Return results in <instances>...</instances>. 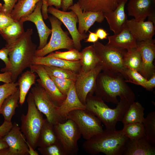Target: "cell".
<instances>
[{
    "mask_svg": "<svg viewBox=\"0 0 155 155\" xmlns=\"http://www.w3.org/2000/svg\"><path fill=\"white\" fill-rule=\"evenodd\" d=\"M98 74L94 92L104 101L117 104L120 99L127 100L130 104L135 101V95L127 84L123 76L119 73L103 70Z\"/></svg>",
    "mask_w": 155,
    "mask_h": 155,
    "instance_id": "cell-1",
    "label": "cell"
},
{
    "mask_svg": "<svg viewBox=\"0 0 155 155\" xmlns=\"http://www.w3.org/2000/svg\"><path fill=\"white\" fill-rule=\"evenodd\" d=\"M32 28L27 29L9 49L8 56L11 67L8 71L11 74L12 82H16L23 70L32 65L37 45L33 43Z\"/></svg>",
    "mask_w": 155,
    "mask_h": 155,
    "instance_id": "cell-2",
    "label": "cell"
},
{
    "mask_svg": "<svg viewBox=\"0 0 155 155\" xmlns=\"http://www.w3.org/2000/svg\"><path fill=\"white\" fill-rule=\"evenodd\" d=\"M128 139L121 130L106 129L86 140L82 147L86 153L91 155L102 153L106 155H122Z\"/></svg>",
    "mask_w": 155,
    "mask_h": 155,
    "instance_id": "cell-3",
    "label": "cell"
},
{
    "mask_svg": "<svg viewBox=\"0 0 155 155\" xmlns=\"http://www.w3.org/2000/svg\"><path fill=\"white\" fill-rule=\"evenodd\" d=\"M115 108L108 106L101 98L89 93L85 105L86 109L96 116L104 125L106 129L116 130V126L123 118L130 104L126 100L120 99Z\"/></svg>",
    "mask_w": 155,
    "mask_h": 155,
    "instance_id": "cell-4",
    "label": "cell"
},
{
    "mask_svg": "<svg viewBox=\"0 0 155 155\" xmlns=\"http://www.w3.org/2000/svg\"><path fill=\"white\" fill-rule=\"evenodd\" d=\"M28 110L21 115V131L26 141L34 150L37 147L40 133L44 121L42 113L37 109L30 92L27 99Z\"/></svg>",
    "mask_w": 155,
    "mask_h": 155,
    "instance_id": "cell-5",
    "label": "cell"
},
{
    "mask_svg": "<svg viewBox=\"0 0 155 155\" xmlns=\"http://www.w3.org/2000/svg\"><path fill=\"white\" fill-rule=\"evenodd\" d=\"M93 47L99 60L102 70H108L121 74L126 80L127 68L123 62V57L127 50L107 45L97 41Z\"/></svg>",
    "mask_w": 155,
    "mask_h": 155,
    "instance_id": "cell-6",
    "label": "cell"
},
{
    "mask_svg": "<svg viewBox=\"0 0 155 155\" xmlns=\"http://www.w3.org/2000/svg\"><path fill=\"white\" fill-rule=\"evenodd\" d=\"M48 18L51 26V39L43 48L36 50L35 53L36 57H43L54 51L60 49L69 50L74 48L72 39L61 27L62 22L53 16H49Z\"/></svg>",
    "mask_w": 155,
    "mask_h": 155,
    "instance_id": "cell-7",
    "label": "cell"
},
{
    "mask_svg": "<svg viewBox=\"0 0 155 155\" xmlns=\"http://www.w3.org/2000/svg\"><path fill=\"white\" fill-rule=\"evenodd\" d=\"M58 140L62 145L67 155H75L79 150L78 141L81 134L76 123L67 119L64 122L53 125Z\"/></svg>",
    "mask_w": 155,
    "mask_h": 155,
    "instance_id": "cell-8",
    "label": "cell"
},
{
    "mask_svg": "<svg viewBox=\"0 0 155 155\" xmlns=\"http://www.w3.org/2000/svg\"><path fill=\"white\" fill-rule=\"evenodd\" d=\"M67 119L73 120L77 125L83 138L86 140L103 131L101 122L87 109H77L70 112Z\"/></svg>",
    "mask_w": 155,
    "mask_h": 155,
    "instance_id": "cell-9",
    "label": "cell"
},
{
    "mask_svg": "<svg viewBox=\"0 0 155 155\" xmlns=\"http://www.w3.org/2000/svg\"><path fill=\"white\" fill-rule=\"evenodd\" d=\"M37 109L44 114L48 121L54 125L64 121L57 112L58 107L49 98L43 88L38 84H35L31 90Z\"/></svg>",
    "mask_w": 155,
    "mask_h": 155,
    "instance_id": "cell-10",
    "label": "cell"
},
{
    "mask_svg": "<svg viewBox=\"0 0 155 155\" xmlns=\"http://www.w3.org/2000/svg\"><path fill=\"white\" fill-rule=\"evenodd\" d=\"M48 11L65 25L72 37L74 48L80 51L82 47L81 41L88 38V36L78 32L76 26L78 20L75 13L71 10L69 12L61 11L53 6L48 7Z\"/></svg>",
    "mask_w": 155,
    "mask_h": 155,
    "instance_id": "cell-11",
    "label": "cell"
},
{
    "mask_svg": "<svg viewBox=\"0 0 155 155\" xmlns=\"http://www.w3.org/2000/svg\"><path fill=\"white\" fill-rule=\"evenodd\" d=\"M29 67L31 72L36 73L39 76V78L36 81L43 88L49 99L56 106H60L66 96L58 90L43 66L34 64Z\"/></svg>",
    "mask_w": 155,
    "mask_h": 155,
    "instance_id": "cell-12",
    "label": "cell"
},
{
    "mask_svg": "<svg viewBox=\"0 0 155 155\" xmlns=\"http://www.w3.org/2000/svg\"><path fill=\"white\" fill-rule=\"evenodd\" d=\"M3 139L8 148L0 151V155H29L25 138L17 123L13 124L11 129Z\"/></svg>",
    "mask_w": 155,
    "mask_h": 155,
    "instance_id": "cell-13",
    "label": "cell"
},
{
    "mask_svg": "<svg viewBox=\"0 0 155 155\" xmlns=\"http://www.w3.org/2000/svg\"><path fill=\"white\" fill-rule=\"evenodd\" d=\"M102 70V67L99 64L89 72L80 71L78 74L75 83V88L79 99L85 105L88 94L94 92L97 77Z\"/></svg>",
    "mask_w": 155,
    "mask_h": 155,
    "instance_id": "cell-14",
    "label": "cell"
},
{
    "mask_svg": "<svg viewBox=\"0 0 155 155\" xmlns=\"http://www.w3.org/2000/svg\"><path fill=\"white\" fill-rule=\"evenodd\" d=\"M155 42L153 39L137 42L136 48L140 54L142 62L139 73L147 80L155 73L153 63L155 57Z\"/></svg>",
    "mask_w": 155,
    "mask_h": 155,
    "instance_id": "cell-15",
    "label": "cell"
},
{
    "mask_svg": "<svg viewBox=\"0 0 155 155\" xmlns=\"http://www.w3.org/2000/svg\"><path fill=\"white\" fill-rule=\"evenodd\" d=\"M76 14L78 20V28L81 34H86L96 22L101 23L104 17L102 11H83L78 2L68 8Z\"/></svg>",
    "mask_w": 155,
    "mask_h": 155,
    "instance_id": "cell-16",
    "label": "cell"
},
{
    "mask_svg": "<svg viewBox=\"0 0 155 155\" xmlns=\"http://www.w3.org/2000/svg\"><path fill=\"white\" fill-rule=\"evenodd\" d=\"M42 1H39L36 4L33 11L29 15L21 18L19 20L23 22L26 21H31L35 25L39 38L40 42L37 50L43 48L47 44L50 35L51 33V29H49L45 24L41 13V7Z\"/></svg>",
    "mask_w": 155,
    "mask_h": 155,
    "instance_id": "cell-17",
    "label": "cell"
},
{
    "mask_svg": "<svg viewBox=\"0 0 155 155\" xmlns=\"http://www.w3.org/2000/svg\"><path fill=\"white\" fill-rule=\"evenodd\" d=\"M128 14L137 22L144 21L147 17L155 16V0H129Z\"/></svg>",
    "mask_w": 155,
    "mask_h": 155,
    "instance_id": "cell-18",
    "label": "cell"
},
{
    "mask_svg": "<svg viewBox=\"0 0 155 155\" xmlns=\"http://www.w3.org/2000/svg\"><path fill=\"white\" fill-rule=\"evenodd\" d=\"M126 25L137 42L151 40L155 33V26L150 21L137 22L134 18L127 20Z\"/></svg>",
    "mask_w": 155,
    "mask_h": 155,
    "instance_id": "cell-19",
    "label": "cell"
},
{
    "mask_svg": "<svg viewBox=\"0 0 155 155\" xmlns=\"http://www.w3.org/2000/svg\"><path fill=\"white\" fill-rule=\"evenodd\" d=\"M127 1L123 0L113 11L103 13L110 29L113 32L114 34H118L121 31L127 20L125 10Z\"/></svg>",
    "mask_w": 155,
    "mask_h": 155,
    "instance_id": "cell-20",
    "label": "cell"
},
{
    "mask_svg": "<svg viewBox=\"0 0 155 155\" xmlns=\"http://www.w3.org/2000/svg\"><path fill=\"white\" fill-rule=\"evenodd\" d=\"M79 109H85L86 107L78 96L74 83L70 88L64 101L58 107L57 112L60 117L64 121L67 119V117L69 113Z\"/></svg>",
    "mask_w": 155,
    "mask_h": 155,
    "instance_id": "cell-21",
    "label": "cell"
},
{
    "mask_svg": "<svg viewBox=\"0 0 155 155\" xmlns=\"http://www.w3.org/2000/svg\"><path fill=\"white\" fill-rule=\"evenodd\" d=\"M123 155H155V146L144 137L138 140L129 139L125 148Z\"/></svg>",
    "mask_w": 155,
    "mask_h": 155,
    "instance_id": "cell-22",
    "label": "cell"
},
{
    "mask_svg": "<svg viewBox=\"0 0 155 155\" xmlns=\"http://www.w3.org/2000/svg\"><path fill=\"white\" fill-rule=\"evenodd\" d=\"M107 45L126 50L136 48L137 42L131 33L126 24L118 34L108 36Z\"/></svg>",
    "mask_w": 155,
    "mask_h": 155,
    "instance_id": "cell-23",
    "label": "cell"
},
{
    "mask_svg": "<svg viewBox=\"0 0 155 155\" xmlns=\"http://www.w3.org/2000/svg\"><path fill=\"white\" fill-rule=\"evenodd\" d=\"M123 0H78L83 11L109 12L115 10Z\"/></svg>",
    "mask_w": 155,
    "mask_h": 155,
    "instance_id": "cell-24",
    "label": "cell"
},
{
    "mask_svg": "<svg viewBox=\"0 0 155 155\" xmlns=\"http://www.w3.org/2000/svg\"><path fill=\"white\" fill-rule=\"evenodd\" d=\"M34 64L55 66L69 69L78 73L81 70L80 60L70 61L47 56L41 57L35 56L32 62V65Z\"/></svg>",
    "mask_w": 155,
    "mask_h": 155,
    "instance_id": "cell-25",
    "label": "cell"
},
{
    "mask_svg": "<svg viewBox=\"0 0 155 155\" xmlns=\"http://www.w3.org/2000/svg\"><path fill=\"white\" fill-rule=\"evenodd\" d=\"M23 22L14 21L0 31V34L6 42L5 47L9 49L22 36L25 31Z\"/></svg>",
    "mask_w": 155,
    "mask_h": 155,
    "instance_id": "cell-26",
    "label": "cell"
},
{
    "mask_svg": "<svg viewBox=\"0 0 155 155\" xmlns=\"http://www.w3.org/2000/svg\"><path fill=\"white\" fill-rule=\"evenodd\" d=\"M81 71L86 73L99 64V60L93 45L86 47L80 52Z\"/></svg>",
    "mask_w": 155,
    "mask_h": 155,
    "instance_id": "cell-27",
    "label": "cell"
},
{
    "mask_svg": "<svg viewBox=\"0 0 155 155\" xmlns=\"http://www.w3.org/2000/svg\"><path fill=\"white\" fill-rule=\"evenodd\" d=\"M40 1L42 0H18L11 12V16L15 21H19L31 14Z\"/></svg>",
    "mask_w": 155,
    "mask_h": 155,
    "instance_id": "cell-28",
    "label": "cell"
},
{
    "mask_svg": "<svg viewBox=\"0 0 155 155\" xmlns=\"http://www.w3.org/2000/svg\"><path fill=\"white\" fill-rule=\"evenodd\" d=\"M58 141L53 125L45 119L40 133L37 147L47 146Z\"/></svg>",
    "mask_w": 155,
    "mask_h": 155,
    "instance_id": "cell-29",
    "label": "cell"
},
{
    "mask_svg": "<svg viewBox=\"0 0 155 155\" xmlns=\"http://www.w3.org/2000/svg\"><path fill=\"white\" fill-rule=\"evenodd\" d=\"M144 108L139 102L134 101L129 105L121 121L123 126L131 123H143Z\"/></svg>",
    "mask_w": 155,
    "mask_h": 155,
    "instance_id": "cell-30",
    "label": "cell"
},
{
    "mask_svg": "<svg viewBox=\"0 0 155 155\" xmlns=\"http://www.w3.org/2000/svg\"><path fill=\"white\" fill-rule=\"evenodd\" d=\"M36 75L34 73L27 70L22 74L18 82L20 92L19 103L22 106L32 86L35 84Z\"/></svg>",
    "mask_w": 155,
    "mask_h": 155,
    "instance_id": "cell-31",
    "label": "cell"
},
{
    "mask_svg": "<svg viewBox=\"0 0 155 155\" xmlns=\"http://www.w3.org/2000/svg\"><path fill=\"white\" fill-rule=\"evenodd\" d=\"M20 92L18 89L9 96L4 101L0 109V114L4 117V120L11 122L13 117L15 114L16 108L18 107Z\"/></svg>",
    "mask_w": 155,
    "mask_h": 155,
    "instance_id": "cell-32",
    "label": "cell"
},
{
    "mask_svg": "<svg viewBox=\"0 0 155 155\" xmlns=\"http://www.w3.org/2000/svg\"><path fill=\"white\" fill-rule=\"evenodd\" d=\"M123 59L127 68L135 70L139 73L141 71L142 60L140 54L136 48L127 50Z\"/></svg>",
    "mask_w": 155,
    "mask_h": 155,
    "instance_id": "cell-33",
    "label": "cell"
},
{
    "mask_svg": "<svg viewBox=\"0 0 155 155\" xmlns=\"http://www.w3.org/2000/svg\"><path fill=\"white\" fill-rule=\"evenodd\" d=\"M121 131L123 134L131 140H137L145 137L143 123H133L124 125Z\"/></svg>",
    "mask_w": 155,
    "mask_h": 155,
    "instance_id": "cell-34",
    "label": "cell"
},
{
    "mask_svg": "<svg viewBox=\"0 0 155 155\" xmlns=\"http://www.w3.org/2000/svg\"><path fill=\"white\" fill-rule=\"evenodd\" d=\"M145 137L152 144L155 146V111L149 113L143 122Z\"/></svg>",
    "mask_w": 155,
    "mask_h": 155,
    "instance_id": "cell-35",
    "label": "cell"
},
{
    "mask_svg": "<svg viewBox=\"0 0 155 155\" xmlns=\"http://www.w3.org/2000/svg\"><path fill=\"white\" fill-rule=\"evenodd\" d=\"M49 75L75 81L78 73L72 70L53 66L43 65Z\"/></svg>",
    "mask_w": 155,
    "mask_h": 155,
    "instance_id": "cell-36",
    "label": "cell"
},
{
    "mask_svg": "<svg viewBox=\"0 0 155 155\" xmlns=\"http://www.w3.org/2000/svg\"><path fill=\"white\" fill-rule=\"evenodd\" d=\"M81 56L80 52L75 48L65 52H52L47 55L50 57L70 61L80 60L81 58Z\"/></svg>",
    "mask_w": 155,
    "mask_h": 155,
    "instance_id": "cell-37",
    "label": "cell"
},
{
    "mask_svg": "<svg viewBox=\"0 0 155 155\" xmlns=\"http://www.w3.org/2000/svg\"><path fill=\"white\" fill-rule=\"evenodd\" d=\"M38 150L42 155H67L62 145L59 141L47 146L38 147Z\"/></svg>",
    "mask_w": 155,
    "mask_h": 155,
    "instance_id": "cell-38",
    "label": "cell"
},
{
    "mask_svg": "<svg viewBox=\"0 0 155 155\" xmlns=\"http://www.w3.org/2000/svg\"><path fill=\"white\" fill-rule=\"evenodd\" d=\"M17 86V82L5 83L0 85V111L1 107L5 100L18 90Z\"/></svg>",
    "mask_w": 155,
    "mask_h": 155,
    "instance_id": "cell-39",
    "label": "cell"
},
{
    "mask_svg": "<svg viewBox=\"0 0 155 155\" xmlns=\"http://www.w3.org/2000/svg\"><path fill=\"white\" fill-rule=\"evenodd\" d=\"M126 82H129L144 88L147 80L137 71L127 68L125 72Z\"/></svg>",
    "mask_w": 155,
    "mask_h": 155,
    "instance_id": "cell-40",
    "label": "cell"
},
{
    "mask_svg": "<svg viewBox=\"0 0 155 155\" xmlns=\"http://www.w3.org/2000/svg\"><path fill=\"white\" fill-rule=\"evenodd\" d=\"M49 75L58 90L66 96L71 87L75 83V81L72 80Z\"/></svg>",
    "mask_w": 155,
    "mask_h": 155,
    "instance_id": "cell-41",
    "label": "cell"
},
{
    "mask_svg": "<svg viewBox=\"0 0 155 155\" xmlns=\"http://www.w3.org/2000/svg\"><path fill=\"white\" fill-rule=\"evenodd\" d=\"M9 52V49L5 47L0 49V59L3 61L5 65V67L1 69V72H4L8 71L11 67L8 57Z\"/></svg>",
    "mask_w": 155,
    "mask_h": 155,
    "instance_id": "cell-42",
    "label": "cell"
},
{
    "mask_svg": "<svg viewBox=\"0 0 155 155\" xmlns=\"http://www.w3.org/2000/svg\"><path fill=\"white\" fill-rule=\"evenodd\" d=\"M14 21L11 15L0 11V31L12 24Z\"/></svg>",
    "mask_w": 155,
    "mask_h": 155,
    "instance_id": "cell-43",
    "label": "cell"
},
{
    "mask_svg": "<svg viewBox=\"0 0 155 155\" xmlns=\"http://www.w3.org/2000/svg\"><path fill=\"white\" fill-rule=\"evenodd\" d=\"M4 3L3 4V9L2 11L11 15V12L14 6L18 0H3Z\"/></svg>",
    "mask_w": 155,
    "mask_h": 155,
    "instance_id": "cell-44",
    "label": "cell"
},
{
    "mask_svg": "<svg viewBox=\"0 0 155 155\" xmlns=\"http://www.w3.org/2000/svg\"><path fill=\"white\" fill-rule=\"evenodd\" d=\"M13 126L11 122L4 120L3 123L0 126V137H3L10 131Z\"/></svg>",
    "mask_w": 155,
    "mask_h": 155,
    "instance_id": "cell-45",
    "label": "cell"
},
{
    "mask_svg": "<svg viewBox=\"0 0 155 155\" xmlns=\"http://www.w3.org/2000/svg\"><path fill=\"white\" fill-rule=\"evenodd\" d=\"M155 87V73L146 81L144 88L146 90L152 91Z\"/></svg>",
    "mask_w": 155,
    "mask_h": 155,
    "instance_id": "cell-46",
    "label": "cell"
},
{
    "mask_svg": "<svg viewBox=\"0 0 155 155\" xmlns=\"http://www.w3.org/2000/svg\"><path fill=\"white\" fill-rule=\"evenodd\" d=\"M0 81L5 83L12 82L11 74L10 72L6 71L0 73Z\"/></svg>",
    "mask_w": 155,
    "mask_h": 155,
    "instance_id": "cell-47",
    "label": "cell"
},
{
    "mask_svg": "<svg viewBox=\"0 0 155 155\" xmlns=\"http://www.w3.org/2000/svg\"><path fill=\"white\" fill-rule=\"evenodd\" d=\"M73 4V0H61V8L62 11H66Z\"/></svg>",
    "mask_w": 155,
    "mask_h": 155,
    "instance_id": "cell-48",
    "label": "cell"
},
{
    "mask_svg": "<svg viewBox=\"0 0 155 155\" xmlns=\"http://www.w3.org/2000/svg\"><path fill=\"white\" fill-rule=\"evenodd\" d=\"M47 6H54L56 8L59 9L61 8V0H45Z\"/></svg>",
    "mask_w": 155,
    "mask_h": 155,
    "instance_id": "cell-49",
    "label": "cell"
},
{
    "mask_svg": "<svg viewBox=\"0 0 155 155\" xmlns=\"http://www.w3.org/2000/svg\"><path fill=\"white\" fill-rule=\"evenodd\" d=\"M42 4L41 7L42 14L44 20H46L48 18L49 16L48 15L47 6L45 0H43Z\"/></svg>",
    "mask_w": 155,
    "mask_h": 155,
    "instance_id": "cell-50",
    "label": "cell"
},
{
    "mask_svg": "<svg viewBox=\"0 0 155 155\" xmlns=\"http://www.w3.org/2000/svg\"><path fill=\"white\" fill-rule=\"evenodd\" d=\"M96 34L98 38L103 39L107 38L108 34L106 31L102 28H99L96 31Z\"/></svg>",
    "mask_w": 155,
    "mask_h": 155,
    "instance_id": "cell-51",
    "label": "cell"
},
{
    "mask_svg": "<svg viewBox=\"0 0 155 155\" xmlns=\"http://www.w3.org/2000/svg\"><path fill=\"white\" fill-rule=\"evenodd\" d=\"M90 34L85 42H94L98 41V38L96 33L89 31Z\"/></svg>",
    "mask_w": 155,
    "mask_h": 155,
    "instance_id": "cell-52",
    "label": "cell"
},
{
    "mask_svg": "<svg viewBox=\"0 0 155 155\" xmlns=\"http://www.w3.org/2000/svg\"><path fill=\"white\" fill-rule=\"evenodd\" d=\"M26 143L28 146V154L30 155H38V152L36 151L26 141Z\"/></svg>",
    "mask_w": 155,
    "mask_h": 155,
    "instance_id": "cell-53",
    "label": "cell"
},
{
    "mask_svg": "<svg viewBox=\"0 0 155 155\" xmlns=\"http://www.w3.org/2000/svg\"><path fill=\"white\" fill-rule=\"evenodd\" d=\"M8 148V146L7 143L3 140V137H0V151Z\"/></svg>",
    "mask_w": 155,
    "mask_h": 155,
    "instance_id": "cell-54",
    "label": "cell"
},
{
    "mask_svg": "<svg viewBox=\"0 0 155 155\" xmlns=\"http://www.w3.org/2000/svg\"><path fill=\"white\" fill-rule=\"evenodd\" d=\"M3 9V5L2 3H0V11H2Z\"/></svg>",
    "mask_w": 155,
    "mask_h": 155,
    "instance_id": "cell-55",
    "label": "cell"
}]
</instances>
